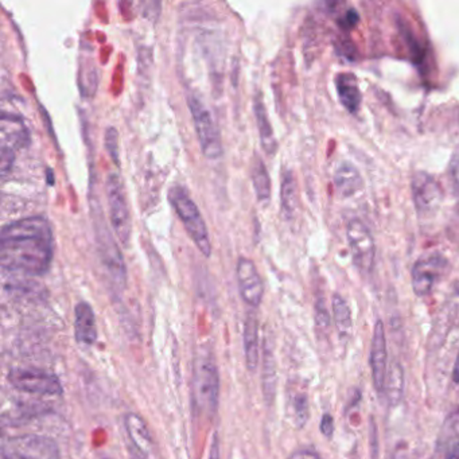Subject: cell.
<instances>
[{"mask_svg": "<svg viewBox=\"0 0 459 459\" xmlns=\"http://www.w3.org/2000/svg\"><path fill=\"white\" fill-rule=\"evenodd\" d=\"M55 254L52 225L44 216L17 220L0 233V263L4 273L41 276L48 273Z\"/></svg>", "mask_w": 459, "mask_h": 459, "instance_id": "cell-1", "label": "cell"}, {"mask_svg": "<svg viewBox=\"0 0 459 459\" xmlns=\"http://www.w3.org/2000/svg\"><path fill=\"white\" fill-rule=\"evenodd\" d=\"M220 377L213 356L201 351L195 361L193 372V402L200 415L213 418L219 408Z\"/></svg>", "mask_w": 459, "mask_h": 459, "instance_id": "cell-2", "label": "cell"}, {"mask_svg": "<svg viewBox=\"0 0 459 459\" xmlns=\"http://www.w3.org/2000/svg\"><path fill=\"white\" fill-rule=\"evenodd\" d=\"M93 221H95L96 243L99 247L101 263L104 270L111 281L112 286L117 290L126 289L127 286V268L125 259L117 240L112 236L111 230L107 228L106 220L103 219V211L100 205H92Z\"/></svg>", "mask_w": 459, "mask_h": 459, "instance_id": "cell-3", "label": "cell"}, {"mask_svg": "<svg viewBox=\"0 0 459 459\" xmlns=\"http://www.w3.org/2000/svg\"><path fill=\"white\" fill-rule=\"evenodd\" d=\"M169 200H170L173 208L176 209L181 221L184 222L185 230L189 233L193 243L197 246L201 254L205 255L206 257L211 256L212 244L211 238H209L208 228H206L203 214H201L200 209L195 205V201L189 197V195L182 187L178 186L170 189Z\"/></svg>", "mask_w": 459, "mask_h": 459, "instance_id": "cell-4", "label": "cell"}, {"mask_svg": "<svg viewBox=\"0 0 459 459\" xmlns=\"http://www.w3.org/2000/svg\"><path fill=\"white\" fill-rule=\"evenodd\" d=\"M107 203H108L109 222L123 247H128L133 233L130 208L122 177L111 173L106 182Z\"/></svg>", "mask_w": 459, "mask_h": 459, "instance_id": "cell-5", "label": "cell"}, {"mask_svg": "<svg viewBox=\"0 0 459 459\" xmlns=\"http://www.w3.org/2000/svg\"><path fill=\"white\" fill-rule=\"evenodd\" d=\"M187 104H189L190 114H192L204 157L211 160H219L224 150H222L221 135L214 123L213 115L197 96L190 95L187 98Z\"/></svg>", "mask_w": 459, "mask_h": 459, "instance_id": "cell-6", "label": "cell"}, {"mask_svg": "<svg viewBox=\"0 0 459 459\" xmlns=\"http://www.w3.org/2000/svg\"><path fill=\"white\" fill-rule=\"evenodd\" d=\"M2 459H60V448L52 437L20 435L4 443Z\"/></svg>", "mask_w": 459, "mask_h": 459, "instance_id": "cell-7", "label": "cell"}, {"mask_svg": "<svg viewBox=\"0 0 459 459\" xmlns=\"http://www.w3.org/2000/svg\"><path fill=\"white\" fill-rule=\"evenodd\" d=\"M10 385L23 394H63L64 388L57 376L36 368H14L7 375Z\"/></svg>", "mask_w": 459, "mask_h": 459, "instance_id": "cell-8", "label": "cell"}, {"mask_svg": "<svg viewBox=\"0 0 459 459\" xmlns=\"http://www.w3.org/2000/svg\"><path fill=\"white\" fill-rule=\"evenodd\" d=\"M346 238L354 265L361 273H370L375 264L376 244L367 225L359 220H351L346 227Z\"/></svg>", "mask_w": 459, "mask_h": 459, "instance_id": "cell-9", "label": "cell"}, {"mask_svg": "<svg viewBox=\"0 0 459 459\" xmlns=\"http://www.w3.org/2000/svg\"><path fill=\"white\" fill-rule=\"evenodd\" d=\"M447 270V260L440 254H429L420 257L413 265L412 287L418 297L431 294L437 281Z\"/></svg>", "mask_w": 459, "mask_h": 459, "instance_id": "cell-10", "label": "cell"}, {"mask_svg": "<svg viewBox=\"0 0 459 459\" xmlns=\"http://www.w3.org/2000/svg\"><path fill=\"white\" fill-rule=\"evenodd\" d=\"M412 198L415 203L416 211L420 216H429L435 213L442 203V189L439 184L435 181L434 177L429 174L420 173L413 174Z\"/></svg>", "mask_w": 459, "mask_h": 459, "instance_id": "cell-11", "label": "cell"}, {"mask_svg": "<svg viewBox=\"0 0 459 459\" xmlns=\"http://www.w3.org/2000/svg\"><path fill=\"white\" fill-rule=\"evenodd\" d=\"M236 276L244 302L251 307H259L264 295V286L255 263L247 257H240L236 264Z\"/></svg>", "mask_w": 459, "mask_h": 459, "instance_id": "cell-12", "label": "cell"}, {"mask_svg": "<svg viewBox=\"0 0 459 459\" xmlns=\"http://www.w3.org/2000/svg\"><path fill=\"white\" fill-rule=\"evenodd\" d=\"M388 353H386L385 330L383 322L377 321L373 329L372 345H370V369L376 391L383 392L385 386Z\"/></svg>", "mask_w": 459, "mask_h": 459, "instance_id": "cell-13", "label": "cell"}, {"mask_svg": "<svg viewBox=\"0 0 459 459\" xmlns=\"http://www.w3.org/2000/svg\"><path fill=\"white\" fill-rule=\"evenodd\" d=\"M74 337L82 345H93L98 340L95 311L90 303L80 302L74 307Z\"/></svg>", "mask_w": 459, "mask_h": 459, "instance_id": "cell-14", "label": "cell"}, {"mask_svg": "<svg viewBox=\"0 0 459 459\" xmlns=\"http://www.w3.org/2000/svg\"><path fill=\"white\" fill-rule=\"evenodd\" d=\"M125 427L130 439V446L149 456L152 450V437L144 419L138 413H127L125 418Z\"/></svg>", "mask_w": 459, "mask_h": 459, "instance_id": "cell-15", "label": "cell"}, {"mask_svg": "<svg viewBox=\"0 0 459 459\" xmlns=\"http://www.w3.org/2000/svg\"><path fill=\"white\" fill-rule=\"evenodd\" d=\"M243 343L247 369L255 373L259 368L260 351L259 324H257V318L254 313L247 316L246 324H244Z\"/></svg>", "mask_w": 459, "mask_h": 459, "instance_id": "cell-16", "label": "cell"}, {"mask_svg": "<svg viewBox=\"0 0 459 459\" xmlns=\"http://www.w3.org/2000/svg\"><path fill=\"white\" fill-rule=\"evenodd\" d=\"M334 187L338 195L343 198L351 197L359 193L362 187V178L359 170L351 163H340L334 173Z\"/></svg>", "mask_w": 459, "mask_h": 459, "instance_id": "cell-17", "label": "cell"}, {"mask_svg": "<svg viewBox=\"0 0 459 459\" xmlns=\"http://www.w3.org/2000/svg\"><path fill=\"white\" fill-rule=\"evenodd\" d=\"M254 111L255 117H256L257 128H259L262 147L268 155L275 154L276 149H278V143H276L273 126H271L270 119H268L262 95H256V98H255Z\"/></svg>", "mask_w": 459, "mask_h": 459, "instance_id": "cell-18", "label": "cell"}, {"mask_svg": "<svg viewBox=\"0 0 459 459\" xmlns=\"http://www.w3.org/2000/svg\"><path fill=\"white\" fill-rule=\"evenodd\" d=\"M335 84H337L341 104L348 111L356 112L361 106V92H359L356 77L349 74H338Z\"/></svg>", "mask_w": 459, "mask_h": 459, "instance_id": "cell-19", "label": "cell"}, {"mask_svg": "<svg viewBox=\"0 0 459 459\" xmlns=\"http://www.w3.org/2000/svg\"><path fill=\"white\" fill-rule=\"evenodd\" d=\"M281 211L287 220L294 219L298 209V186L292 171H284L281 189Z\"/></svg>", "mask_w": 459, "mask_h": 459, "instance_id": "cell-20", "label": "cell"}, {"mask_svg": "<svg viewBox=\"0 0 459 459\" xmlns=\"http://www.w3.org/2000/svg\"><path fill=\"white\" fill-rule=\"evenodd\" d=\"M251 176L257 201H260L262 204L268 203L271 198V178L268 176L264 162L257 155L254 158V162H252Z\"/></svg>", "mask_w": 459, "mask_h": 459, "instance_id": "cell-21", "label": "cell"}, {"mask_svg": "<svg viewBox=\"0 0 459 459\" xmlns=\"http://www.w3.org/2000/svg\"><path fill=\"white\" fill-rule=\"evenodd\" d=\"M263 392H264L267 403H273L276 391V368L273 351L271 346H268V341H265L264 353H263Z\"/></svg>", "mask_w": 459, "mask_h": 459, "instance_id": "cell-22", "label": "cell"}, {"mask_svg": "<svg viewBox=\"0 0 459 459\" xmlns=\"http://www.w3.org/2000/svg\"><path fill=\"white\" fill-rule=\"evenodd\" d=\"M384 391L389 404L396 405L402 400L403 392H404V372L399 362H394L389 367Z\"/></svg>", "mask_w": 459, "mask_h": 459, "instance_id": "cell-23", "label": "cell"}, {"mask_svg": "<svg viewBox=\"0 0 459 459\" xmlns=\"http://www.w3.org/2000/svg\"><path fill=\"white\" fill-rule=\"evenodd\" d=\"M333 314L338 332L342 337H348L351 332V314L348 303L341 295L333 297Z\"/></svg>", "mask_w": 459, "mask_h": 459, "instance_id": "cell-24", "label": "cell"}, {"mask_svg": "<svg viewBox=\"0 0 459 459\" xmlns=\"http://www.w3.org/2000/svg\"><path fill=\"white\" fill-rule=\"evenodd\" d=\"M289 411L292 421L298 427L305 426L308 419V400L303 392H291L289 397Z\"/></svg>", "mask_w": 459, "mask_h": 459, "instance_id": "cell-25", "label": "cell"}, {"mask_svg": "<svg viewBox=\"0 0 459 459\" xmlns=\"http://www.w3.org/2000/svg\"><path fill=\"white\" fill-rule=\"evenodd\" d=\"M117 139H119V134H117V128H107L104 143H106L107 152L114 160L115 165H119V143H117Z\"/></svg>", "mask_w": 459, "mask_h": 459, "instance_id": "cell-26", "label": "cell"}, {"mask_svg": "<svg viewBox=\"0 0 459 459\" xmlns=\"http://www.w3.org/2000/svg\"><path fill=\"white\" fill-rule=\"evenodd\" d=\"M445 459H459V429L458 435L450 439L447 446V451H446Z\"/></svg>", "mask_w": 459, "mask_h": 459, "instance_id": "cell-27", "label": "cell"}, {"mask_svg": "<svg viewBox=\"0 0 459 459\" xmlns=\"http://www.w3.org/2000/svg\"><path fill=\"white\" fill-rule=\"evenodd\" d=\"M321 431L326 437H332L333 432H334V420H333V416L329 415V413H326L322 418Z\"/></svg>", "mask_w": 459, "mask_h": 459, "instance_id": "cell-28", "label": "cell"}, {"mask_svg": "<svg viewBox=\"0 0 459 459\" xmlns=\"http://www.w3.org/2000/svg\"><path fill=\"white\" fill-rule=\"evenodd\" d=\"M289 459H319V456L311 450L300 448V450L294 451Z\"/></svg>", "mask_w": 459, "mask_h": 459, "instance_id": "cell-29", "label": "cell"}, {"mask_svg": "<svg viewBox=\"0 0 459 459\" xmlns=\"http://www.w3.org/2000/svg\"><path fill=\"white\" fill-rule=\"evenodd\" d=\"M208 459H220V443L217 434H214L213 440H212L211 451H209Z\"/></svg>", "mask_w": 459, "mask_h": 459, "instance_id": "cell-30", "label": "cell"}, {"mask_svg": "<svg viewBox=\"0 0 459 459\" xmlns=\"http://www.w3.org/2000/svg\"><path fill=\"white\" fill-rule=\"evenodd\" d=\"M392 459H410V456H408L407 448L403 447V446L397 447L394 455H392Z\"/></svg>", "mask_w": 459, "mask_h": 459, "instance_id": "cell-31", "label": "cell"}, {"mask_svg": "<svg viewBox=\"0 0 459 459\" xmlns=\"http://www.w3.org/2000/svg\"><path fill=\"white\" fill-rule=\"evenodd\" d=\"M128 450H130V459H149L147 458L146 455H144V454H142L141 451H138L136 450V448H134L133 446H130V448H128Z\"/></svg>", "mask_w": 459, "mask_h": 459, "instance_id": "cell-32", "label": "cell"}]
</instances>
